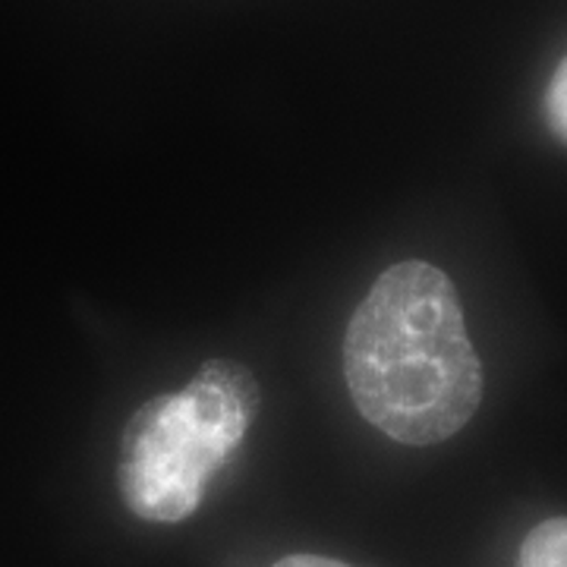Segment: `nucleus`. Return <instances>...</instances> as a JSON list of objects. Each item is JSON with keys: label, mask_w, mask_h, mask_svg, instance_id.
Masks as SVG:
<instances>
[{"label": "nucleus", "mask_w": 567, "mask_h": 567, "mask_svg": "<svg viewBox=\"0 0 567 567\" xmlns=\"http://www.w3.org/2000/svg\"><path fill=\"white\" fill-rule=\"evenodd\" d=\"M344 375L360 416L401 445H439L473 420L483 363L442 268L406 259L379 275L347 324Z\"/></svg>", "instance_id": "1"}, {"label": "nucleus", "mask_w": 567, "mask_h": 567, "mask_svg": "<svg viewBox=\"0 0 567 567\" xmlns=\"http://www.w3.org/2000/svg\"><path fill=\"white\" fill-rule=\"evenodd\" d=\"M517 567H567V517H551L529 529Z\"/></svg>", "instance_id": "3"}, {"label": "nucleus", "mask_w": 567, "mask_h": 567, "mask_svg": "<svg viewBox=\"0 0 567 567\" xmlns=\"http://www.w3.org/2000/svg\"><path fill=\"white\" fill-rule=\"evenodd\" d=\"M256 413V375L234 360H208L183 391L142 404L126 423L117 466L126 507L152 524L193 517Z\"/></svg>", "instance_id": "2"}, {"label": "nucleus", "mask_w": 567, "mask_h": 567, "mask_svg": "<svg viewBox=\"0 0 567 567\" xmlns=\"http://www.w3.org/2000/svg\"><path fill=\"white\" fill-rule=\"evenodd\" d=\"M543 107H546L548 130H551V133L567 145V58L558 63L555 76H551V82H548Z\"/></svg>", "instance_id": "4"}, {"label": "nucleus", "mask_w": 567, "mask_h": 567, "mask_svg": "<svg viewBox=\"0 0 567 567\" xmlns=\"http://www.w3.org/2000/svg\"><path fill=\"white\" fill-rule=\"evenodd\" d=\"M271 567H350L338 558H322V555H287Z\"/></svg>", "instance_id": "5"}]
</instances>
